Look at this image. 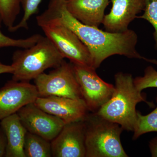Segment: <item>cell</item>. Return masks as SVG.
Here are the masks:
<instances>
[{
    "mask_svg": "<svg viewBox=\"0 0 157 157\" xmlns=\"http://www.w3.org/2000/svg\"><path fill=\"white\" fill-rule=\"evenodd\" d=\"M39 20L59 21L72 30L87 46L92 59V67L97 69L107 58L115 55L142 59L137 51L138 37L135 31L111 33L82 23L68 11L66 0H51L48 9L36 17Z\"/></svg>",
    "mask_w": 157,
    "mask_h": 157,
    "instance_id": "obj_1",
    "label": "cell"
},
{
    "mask_svg": "<svg viewBox=\"0 0 157 157\" xmlns=\"http://www.w3.org/2000/svg\"><path fill=\"white\" fill-rule=\"evenodd\" d=\"M114 91L112 97L96 113L107 120L119 124L124 130L134 132L137 120L136 105L147 102L134 84L131 74L119 72L114 76Z\"/></svg>",
    "mask_w": 157,
    "mask_h": 157,
    "instance_id": "obj_2",
    "label": "cell"
},
{
    "mask_svg": "<svg viewBox=\"0 0 157 157\" xmlns=\"http://www.w3.org/2000/svg\"><path fill=\"white\" fill-rule=\"evenodd\" d=\"M16 51L12 56V80L29 82L49 68L59 66L64 58L50 39L40 38L33 45Z\"/></svg>",
    "mask_w": 157,
    "mask_h": 157,
    "instance_id": "obj_3",
    "label": "cell"
},
{
    "mask_svg": "<svg viewBox=\"0 0 157 157\" xmlns=\"http://www.w3.org/2000/svg\"><path fill=\"white\" fill-rule=\"evenodd\" d=\"M85 132L86 157H128L121 143L123 129L96 113L83 120Z\"/></svg>",
    "mask_w": 157,
    "mask_h": 157,
    "instance_id": "obj_4",
    "label": "cell"
},
{
    "mask_svg": "<svg viewBox=\"0 0 157 157\" xmlns=\"http://www.w3.org/2000/svg\"><path fill=\"white\" fill-rule=\"evenodd\" d=\"M45 36L50 39L64 58L74 64L92 67L90 54L72 30L54 20H36Z\"/></svg>",
    "mask_w": 157,
    "mask_h": 157,
    "instance_id": "obj_5",
    "label": "cell"
},
{
    "mask_svg": "<svg viewBox=\"0 0 157 157\" xmlns=\"http://www.w3.org/2000/svg\"><path fill=\"white\" fill-rule=\"evenodd\" d=\"M34 81L39 97L55 96L82 99L73 64L65 60L50 73H42Z\"/></svg>",
    "mask_w": 157,
    "mask_h": 157,
    "instance_id": "obj_6",
    "label": "cell"
},
{
    "mask_svg": "<svg viewBox=\"0 0 157 157\" xmlns=\"http://www.w3.org/2000/svg\"><path fill=\"white\" fill-rule=\"evenodd\" d=\"M73 65L82 99L90 112L96 113L110 100L114 91V86L100 78L96 69Z\"/></svg>",
    "mask_w": 157,
    "mask_h": 157,
    "instance_id": "obj_7",
    "label": "cell"
},
{
    "mask_svg": "<svg viewBox=\"0 0 157 157\" xmlns=\"http://www.w3.org/2000/svg\"><path fill=\"white\" fill-rule=\"evenodd\" d=\"M17 113L28 132L51 141L66 124L61 119L40 109L34 102L24 106Z\"/></svg>",
    "mask_w": 157,
    "mask_h": 157,
    "instance_id": "obj_8",
    "label": "cell"
},
{
    "mask_svg": "<svg viewBox=\"0 0 157 157\" xmlns=\"http://www.w3.org/2000/svg\"><path fill=\"white\" fill-rule=\"evenodd\" d=\"M83 120L65 124L58 135L51 141L52 157H86Z\"/></svg>",
    "mask_w": 157,
    "mask_h": 157,
    "instance_id": "obj_9",
    "label": "cell"
},
{
    "mask_svg": "<svg viewBox=\"0 0 157 157\" xmlns=\"http://www.w3.org/2000/svg\"><path fill=\"white\" fill-rule=\"evenodd\" d=\"M38 97L35 85L12 79L8 81L0 89V122L27 104L34 103Z\"/></svg>",
    "mask_w": 157,
    "mask_h": 157,
    "instance_id": "obj_10",
    "label": "cell"
},
{
    "mask_svg": "<svg viewBox=\"0 0 157 157\" xmlns=\"http://www.w3.org/2000/svg\"><path fill=\"white\" fill-rule=\"evenodd\" d=\"M34 103L40 109L61 119L66 124L82 120L90 112L82 99L55 96L39 97Z\"/></svg>",
    "mask_w": 157,
    "mask_h": 157,
    "instance_id": "obj_11",
    "label": "cell"
},
{
    "mask_svg": "<svg viewBox=\"0 0 157 157\" xmlns=\"http://www.w3.org/2000/svg\"><path fill=\"white\" fill-rule=\"evenodd\" d=\"M112 7L105 15L103 24L107 32L122 33L144 10L145 0H111Z\"/></svg>",
    "mask_w": 157,
    "mask_h": 157,
    "instance_id": "obj_12",
    "label": "cell"
},
{
    "mask_svg": "<svg viewBox=\"0 0 157 157\" xmlns=\"http://www.w3.org/2000/svg\"><path fill=\"white\" fill-rule=\"evenodd\" d=\"M109 0H67L66 6L71 15L86 25L98 27L103 23Z\"/></svg>",
    "mask_w": 157,
    "mask_h": 157,
    "instance_id": "obj_13",
    "label": "cell"
},
{
    "mask_svg": "<svg viewBox=\"0 0 157 157\" xmlns=\"http://www.w3.org/2000/svg\"><path fill=\"white\" fill-rule=\"evenodd\" d=\"M7 139L6 157H25L24 151L25 140L28 131L16 113L3 119L0 122Z\"/></svg>",
    "mask_w": 157,
    "mask_h": 157,
    "instance_id": "obj_14",
    "label": "cell"
},
{
    "mask_svg": "<svg viewBox=\"0 0 157 157\" xmlns=\"http://www.w3.org/2000/svg\"><path fill=\"white\" fill-rule=\"evenodd\" d=\"M24 151L25 157H52L51 141L27 132Z\"/></svg>",
    "mask_w": 157,
    "mask_h": 157,
    "instance_id": "obj_15",
    "label": "cell"
},
{
    "mask_svg": "<svg viewBox=\"0 0 157 157\" xmlns=\"http://www.w3.org/2000/svg\"><path fill=\"white\" fill-rule=\"evenodd\" d=\"M157 102V96L156 97ZM137 120L134 131L133 140H136L141 135L151 132H157V106L151 113L143 115L137 111Z\"/></svg>",
    "mask_w": 157,
    "mask_h": 157,
    "instance_id": "obj_16",
    "label": "cell"
},
{
    "mask_svg": "<svg viewBox=\"0 0 157 157\" xmlns=\"http://www.w3.org/2000/svg\"><path fill=\"white\" fill-rule=\"evenodd\" d=\"M21 0H0V15L9 30L14 25L19 14Z\"/></svg>",
    "mask_w": 157,
    "mask_h": 157,
    "instance_id": "obj_17",
    "label": "cell"
},
{
    "mask_svg": "<svg viewBox=\"0 0 157 157\" xmlns=\"http://www.w3.org/2000/svg\"><path fill=\"white\" fill-rule=\"evenodd\" d=\"M2 22L0 15V48L5 47H17L21 48H29L35 45L42 37L40 34H35L24 39H14L7 36L1 31V24Z\"/></svg>",
    "mask_w": 157,
    "mask_h": 157,
    "instance_id": "obj_18",
    "label": "cell"
},
{
    "mask_svg": "<svg viewBox=\"0 0 157 157\" xmlns=\"http://www.w3.org/2000/svg\"><path fill=\"white\" fill-rule=\"evenodd\" d=\"M42 0H21V4L23 9V15L19 22L9 30L11 32H16L21 29H28L29 20L38 10Z\"/></svg>",
    "mask_w": 157,
    "mask_h": 157,
    "instance_id": "obj_19",
    "label": "cell"
},
{
    "mask_svg": "<svg viewBox=\"0 0 157 157\" xmlns=\"http://www.w3.org/2000/svg\"><path fill=\"white\" fill-rule=\"evenodd\" d=\"M134 81L135 87L140 92L147 88H157V71L148 66L144 70V76L136 77Z\"/></svg>",
    "mask_w": 157,
    "mask_h": 157,
    "instance_id": "obj_20",
    "label": "cell"
},
{
    "mask_svg": "<svg viewBox=\"0 0 157 157\" xmlns=\"http://www.w3.org/2000/svg\"><path fill=\"white\" fill-rule=\"evenodd\" d=\"M144 12L137 18L145 20L151 24L154 29L153 33L155 48L157 50V0H145Z\"/></svg>",
    "mask_w": 157,
    "mask_h": 157,
    "instance_id": "obj_21",
    "label": "cell"
},
{
    "mask_svg": "<svg viewBox=\"0 0 157 157\" xmlns=\"http://www.w3.org/2000/svg\"><path fill=\"white\" fill-rule=\"evenodd\" d=\"M7 145V137L4 130L0 127V157H5Z\"/></svg>",
    "mask_w": 157,
    "mask_h": 157,
    "instance_id": "obj_22",
    "label": "cell"
},
{
    "mask_svg": "<svg viewBox=\"0 0 157 157\" xmlns=\"http://www.w3.org/2000/svg\"><path fill=\"white\" fill-rule=\"evenodd\" d=\"M149 146L151 156L157 157V137L151 139L150 141Z\"/></svg>",
    "mask_w": 157,
    "mask_h": 157,
    "instance_id": "obj_23",
    "label": "cell"
},
{
    "mask_svg": "<svg viewBox=\"0 0 157 157\" xmlns=\"http://www.w3.org/2000/svg\"><path fill=\"white\" fill-rule=\"evenodd\" d=\"M14 69L11 65L4 64L0 62V74L4 73H11L12 74Z\"/></svg>",
    "mask_w": 157,
    "mask_h": 157,
    "instance_id": "obj_24",
    "label": "cell"
},
{
    "mask_svg": "<svg viewBox=\"0 0 157 157\" xmlns=\"http://www.w3.org/2000/svg\"><path fill=\"white\" fill-rule=\"evenodd\" d=\"M143 59L144 60L146 61L151 63L154 64L157 66V60L156 59H148L145 57H144Z\"/></svg>",
    "mask_w": 157,
    "mask_h": 157,
    "instance_id": "obj_25",
    "label": "cell"
},
{
    "mask_svg": "<svg viewBox=\"0 0 157 157\" xmlns=\"http://www.w3.org/2000/svg\"><path fill=\"white\" fill-rule=\"evenodd\" d=\"M66 1H67V0H66Z\"/></svg>",
    "mask_w": 157,
    "mask_h": 157,
    "instance_id": "obj_26",
    "label": "cell"
}]
</instances>
